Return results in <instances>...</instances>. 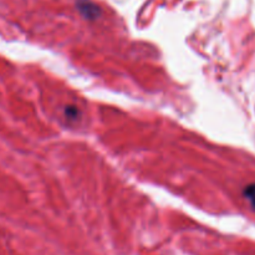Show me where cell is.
<instances>
[{
    "instance_id": "6da1fadb",
    "label": "cell",
    "mask_w": 255,
    "mask_h": 255,
    "mask_svg": "<svg viewBox=\"0 0 255 255\" xmlns=\"http://www.w3.org/2000/svg\"><path fill=\"white\" fill-rule=\"evenodd\" d=\"M77 9L86 19H96L100 15V7L90 0H79Z\"/></svg>"
},
{
    "instance_id": "7a4b0ae2",
    "label": "cell",
    "mask_w": 255,
    "mask_h": 255,
    "mask_svg": "<svg viewBox=\"0 0 255 255\" xmlns=\"http://www.w3.org/2000/svg\"><path fill=\"white\" fill-rule=\"evenodd\" d=\"M244 196H246V198L251 202L252 207L255 209V184H249V186H247L246 191H244Z\"/></svg>"
}]
</instances>
